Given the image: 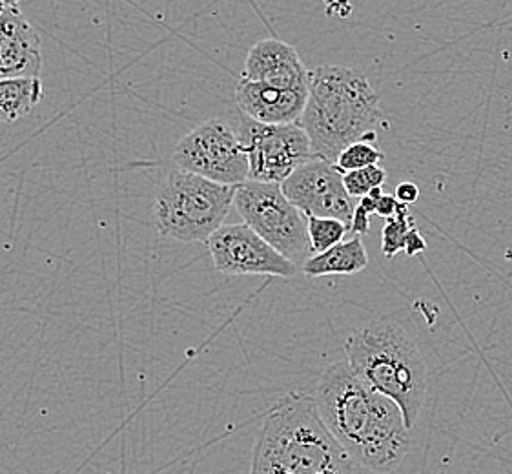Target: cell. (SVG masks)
I'll list each match as a JSON object with an SVG mask.
<instances>
[{"label": "cell", "mask_w": 512, "mask_h": 474, "mask_svg": "<svg viewBox=\"0 0 512 474\" xmlns=\"http://www.w3.org/2000/svg\"><path fill=\"white\" fill-rule=\"evenodd\" d=\"M316 402L330 433L359 471L400 469L412 445L400 405L361 382L349 361H338L323 372Z\"/></svg>", "instance_id": "1"}, {"label": "cell", "mask_w": 512, "mask_h": 474, "mask_svg": "<svg viewBox=\"0 0 512 474\" xmlns=\"http://www.w3.org/2000/svg\"><path fill=\"white\" fill-rule=\"evenodd\" d=\"M256 474H350L359 471L319 413L316 396L292 391L265 414L252 454Z\"/></svg>", "instance_id": "2"}, {"label": "cell", "mask_w": 512, "mask_h": 474, "mask_svg": "<svg viewBox=\"0 0 512 474\" xmlns=\"http://www.w3.org/2000/svg\"><path fill=\"white\" fill-rule=\"evenodd\" d=\"M379 95L363 73L347 66L308 70V99L297 123L305 128L316 157L336 163L356 141H376Z\"/></svg>", "instance_id": "3"}, {"label": "cell", "mask_w": 512, "mask_h": 474, "mask_svg": "<svg viewBox=\"0 0 512 474\" xmlns=\"http://www.w3.org/2000/svg\"><path fill=\"white\" fill-rule=\"evenodd\" d=\"M345 356L361 382L400 405L412 431L425 403L427 365L409 332L396 321H370L347 338Z\"/></svg>", "instance_id": "4"}, {"label": "cell", "mask_w": 512, "mask_h": 474, "mask_svg": "<svg viewBox=\"0 0 512 474\" xmlns=\"http://www.w3.org/2000/svg\"><path fill=\"white\" fill-rule=\"evenodd\" d=\"M236 186L175 168L155 199L157 232L181 243H206L234 207Z\"/></svg>", "instance_id": "5"}, {"label": "cell", "mask_w": 512, "mask_h": 474, "mask_svg": "<svg viewBox=\"0 0 512 474\" xmlns=\"http://www.w3.org/2000/svg\"><path fill=\"white\" fill-rule=\"evenodd\" d=\"M234 207L248 227L297 267L312 256L307 214L285 196L281 183L248 179L236 186Z\"/></svg>", "instance_id": "6"}, {"label": "cell", "mask_w": 512, "mask_h": 474, "mask_svg": "<svg viewBox=\"0 0 512 474\" xmlns=\"http://www.w3.org/2000/svg\"><path fill=\"white\" fill-rule=\"evenodd\" d=\"M175 165L223 185L250 179L248 155L236 128L225 119H208L186 134L172 155Z\"/></svg>", "instance_id": "7"}, {"label": "cell", "mask_w": 512, "mask_h": 474, "mask_svg": "<svg viewBox=\"0 0 512 474\" xmlns=\"http://www.w3.org/2000/svg\"><path fill=\"white\" fill-rule=\"evenodd\" d=\"M241 141L248 155L250 179L283 183L314 155L310 137L299 123L267 124L239 112Z\"/></svg>", "instance_id": "8"}, {"label": "cell", "mask_w": 512, "mask_h": 474, "mask_svg": "<svg viewBox=\"0 0 512 474\" xmlns=\"http://www.w3.org/2000/svg\"><path fill=\"white\" fill-rule=\"evenodd\" d=\"M214 267L225 276L292 278L297 265L272 247L245 221L223 225L206 241Z\"/></svg>", "instance_id": "9"}, {"label": "cell", "mask_w": 512, "mask_h": 474, "mask_svg": "<svg viewBox=\"0 0 512 474\" xmlns=\"http://www.w3.org/2000/svg\"><path fill=\"white\" fill-rule=\"evenodd\" d=\"M285 196L307 216L338 217L347 225L354 216V197L343 183V174L332 161L312 157L281 183Z\"/></svg>", "instance_id": "10"}, {"label": "cell", "mask_w": 512, "mask_h": 474, "mask_svg": "<svg viewBox=\"0 0 512 474\" xmlns=\"http://www.w3.org/2000/svg\"><path fill=\"white\" fill-rule=\"evenodd\" d=\"M42 70L41 37L26 21L19 6L0 13V79L39 77Z\"/></svg>", "instance_id": "11"}, {"label": "cell", "mask_w": 512, "mask_h": 474, "mask_svg": "<svg viewBox=\"0 0 512 474\" xmlns=\"http://www.w3.org/2000/svg\"><path fill=\"white\" fill-rule=\"evenodd\" d=\"M308 84L297 88H277L261 81L241 77L236 86V103L239 112L259 123H297L305 110Z\"/></svg>", "instance_id": "12"}, {"label": "cell", "mask_w": 512, "mask_h": 474, "mask_svg": "<svg viewBox=\"0 0 512 474\" xmlns=\"http://www.w3.org/2000/svg\"><path fill=\"white\" fill-rule=\"evenodd\" d=\"M241 77L277 88H297L308 84V68L292 44L270 37L250 48Z\"/></svg>", "instance_id": "13"}, {"label": "cell", "mask_w": 512, "mask_h": 474, "mask_svg": "<svg viewBox=\"0 0 512 474\" xmlns=\"http://www.w3.org/2000/svg\"><path fill=\"white\" fill-rule=\"evenodd\" d=\"M369 265V254L361 237L343 239L338 245L328 248L325 252L312 254L303 263V274L308 278L323 276H354Z\"/></svg>", "instance_id": "14"}, {"label": "cell", "mask_w": 512, "mask_h": 474, "mask_svg": "<svg viewBox=\"0 0 512 474\" xmlns=\"http://www.w3.org/2000/svg\"><path fill=\"white\" fill-rule=\"evenodd\" d=\"M44 97L39 77L0 79V124H11L30 115Z\"/></svg>", "instance_id": "15"}, {"label": "cell", "mask_w": 512, "mask_h": 474, "mask_svg": "<svg viewBox=\"0 0 512 474\" xmlns=\"http://www.w3.org/2000/svg\"><path fill=\"white\" fill-rule=\"evenodd\" d=\"M308 217V237H310V248L312 254L325 252L330 247L341 243L347 232H350L349 225L338 217Z\"/></svg>", "instance_id": "16"}, {"label": "cell", "mask_w": 512, "mask_h": 474, "mask_svg": "<svg viewBox=\"0 0 512 474\" xmlns=\"http://www.w3.org/2000/svg\"><path fill=\"white\" fill-rule=\"evenodd\" d=\"M412 228H416V221L410 216L409 205H401L400 212L389 217L381 230V252L385 258H394L400 250H405V241Z\"/></svg>", "instance_id": "17"}, {"label": "cell", "mask_w": 512, "mask_h": 474, "mask_svg": "<svg viewBox=\"0 0 512 474\" xmlns=\"http://www.w3.org/2000/svg\"><path fill=\"white\" fill-rule=\"evenodd\" d=\"M383 159L385 154L379 150L378 146H374V141H356L338 155L336 166L341 174H345L365 166L379 165Z\"/></svg>", "instance_id": "18"}, {"label": "cell", "mask_w": 512, "mask_h": 474, "mask_svg": "<svg viewBox=\"0 0 512 474\" xmlns=\"http://www.w3.org/2000/svg\"><path fill=\"white\" fill-rule=\"evenodd\" d=\"M343 183L352 197L369 196L374 188H383L387 183V172L379 165L365 166L343 174Z\"/></svg>", "instance_id": "19"}, {"label": "cell", "mask_w": 512, "mask_h": 474, "mask_svg": "<svg viewBox=\"0 0 512 474\" xmlns=\"http://www.w3.org/2000/svg\"><path fill=\"white\" fill-rule=\"evenodd\" d=\"M401 205L403 203H400V199L394 194H381V196L376 197L374 214L389 219V217L396 216L400 212Z\"/></svg>", "instance_id": "20"}, {"label": "cell", "mask_w": 512, "mask_h": 474, "mask_svg": "<svg viewBox=\"0 0 512 474\" xmlns=\"http://www.w3.org/2000/svg\"><path fill=\"white\" fill-rule=\"evenodd\" d=\"M394 196L398 197L403 205H412V203H416L420 199V188L414 185V183L405 181V183H400V185L396 186Z\"/></svg>", "instance_id": "21"}, {"label": "cell", "mask_w": 512, "mask_h": 474, "mask_svg": "<svg viewBox=\"0 0 512 474\" xmlns=\"http://www.w3.org/2000/svg\"><path fill=\"white\" fill-rule=\"evenodd\" d=\"M427 250V243H425V239L420 234V230L418 227L412 228L409 232V236H407V241H405V254L407 256H416V254H420V252H425Z\"/></svg>", "instance_id": "22"}, {"label": "cell", "mask_w": 512, "mask_h": 474, "mask_svg": "<svg viewBox=\"0 0 512 474\" xmlns=\"http://www.w3.org/2000/svg\"><path fill=\"white\" fill-rule=\"evenodd\" d=\"M19 2L21 0H0V6L6 10V8H11V6H19Z\"/></svg>", "instance_id": "23"}, {"label": "cell", "mask_w": 512, "mask_h": 474, "mask_svg": "<svg viewBox=\"0 0 512 474\" xmlns=\"http://www.w3.org/2000/svg\"><path fill=\"white\" fill-rule=\"evenodd\" d=\"M2 11H4V8H2V6H0V13H2Z\"/></svg>", "instance_id": "24"}]
</instances>
